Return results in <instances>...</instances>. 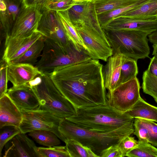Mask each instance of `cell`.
<instances>
[{
  "instance_id": "36",
  "label": "cell",
  "mask_w": 157,
  "mask_h": 157,
  "mask_svg": "<svg viewBox=\"0 0 157 157\" xmlns=\"http://www.w3.org/2000/svg\"><path fill=\"white\" fill-rule=\"evenodd\" d=\"M139 143L138 141L130 136L123 138L118 144L119 148L123 157L125 156L126 155L137 146Z\"/></svg>"
},
{
  "instance_id": "7",
  "label": "cell",
  "mask_w": 157,
  "mask_h": 157,
  "mask_svg": "<svg viewBox=\"0 0 157 157\" xmlns=\"http://www.w3.org/2000/svg\"><path fill=\"white\" fill-rule=\"evenodd\" d=\"M74 25L85 45L86 52L90 58L106 62L113 53L103 29L92 28L84 23Z\"/></svg>"
},
{
  "instance_id": "8",
  "label": "cell",
  "mask_w": 157,
  "mask_h": 157,
  "mask_svg": "<svg viewBox=\"0 0 157 157\" xmlns=\"http://www.w3.org/2000/svg\"><path fill=\"white\" fill-rule=\"evenodd\" d=\"M23 118L19 128L21 132L26 133L36 130H46L53 132L62 140L59 130L61 121L64 119L52 113L39 108L34 109H22Z\"/></svg>"
},
{
  "instance_id": "21",
  "label": "cell",
  "mask_w": 157,
  "mask_h": 157,
  "mask_svg": "<svg viewBox=\"0 0 157 157\" xmlns=\"http://www.w3.org/2000/svg\"><path fill=\"white\" fill-rule=\"evenodd\" d=\"M133 134L139 141H145L157 147V124L154 121L135 118Z\"/></svg>"
},
{
  "instance_id": "41",
  "label": "cell",
  "mask_w": 157,
  "mask_h": 157,
  "mask_svg": "<svg viewBox=\"0 0 157 157\" xmlns=\"http://www.w3.org/2000/svg\"><path fill=\"white\" fill-rule=\"evenodd\" d=\"M149 41L153 44H157V31L153 32L148 35Z\"/></svg>"
},
{
  "instance_id": "1",
  "label": "cell",
  "mask_w": 157,
  "mask_h": 157,
  "mask_svg": "<svg viewBox=\"0 0 157 157\" xmlns=\"http://www.w3.org/2000/svg\"><path fill=\"white\" fill-rule=\"evenodd\" d=\"M99 60L90 59L56 69L50 76L64 96L76 108L107 103V92Z\"/></svg>"
},
{
  "instance_id": "39",
  "label": "cell",
  "mask_w": 157,
  "mask_h": 157,
  "mask_svg": "<svg viewBox=\"0 0 157 157\" xmlns=\"http://www.w3.org/2000/svg\"><path fill=\"white\" fill-rule=\"evenodd\" d=\"M118 144L111 145L104 150L101 153L100 157H123Z\"/></svg>"
},
{
  "instance_id": "25",
  "label": "cell",
  "mask_w": 157,
  "mask_h": 157,
  "mask_svg": "<svg viewBox=\"0 0 157 157\" xmlns=\"http://www.w3.org/2000/svg\"><path fill=\"white\" fill-rule=\"evenodd\" d=\"M45 37L42 35L21 57L12 60L8 64L26 63L33 65L36 63L44 46Z\"/></svg>"
},
{
  "instance_id": "30",
  "label": "cell",
  "mask_w": 157,
  "mask_h": 157,
  "mask_svg": "<svg viewBox=\"0 0 157 157\" xmlns=\"http://www.w3.org/2000/svg\"><path fill=\"white\" fill-rule=\"evenodd\" d=\"M137 60L124 56L122 65L120 84L136 77L138 73Z\"/></svg>"
},
{
  "instance_id": "16",
  "label": "cell",
  "mask_w": 157,
  "mask_h": 157,
  "mask_svg": "<svg viewBox=\"0 0 157 157\" xmlns=\"http://www.w3.org/2000/svg\"><path fill=\"white\" fill-rule=\"evenodd\" d=\"M42 74L37 67L30 64H8V80L12 84L13 86L28 85Z\"/></svg>"
},
{
  "instance_id": "3",
  "label": "cell",
  "mask_w": 157,
  "mask_h": 157,
  "mask_svg": "<svg viewBox=\"0 0 157 157\" xmlns=\"http://www.w3.org/2000/svg\"><path fill=\"white\" fill-rule=\"evenodd\" d=\"M62 141L73 139L90 148L98 157L109 146L118 144L124 137L133 134L134 128H124L106 133H99L80 127L66 119L59 127Z\"/></svg>"
},
{
  "instance_id": "29",
  "label": "cell",
  "mask_w": 157,
  "mask_h": 157,
  "mask_svg": "<svg viewBox=\"0 0 157 157\" xmlns=\"http://www.w3.org/2000/svg\"><path fill=\"white\" fill-rule=\"evenodd\" d=\"M148 0H138L128 6L106 12L98 15L101 27L105 25L109 22L126 12L136 8Z\"/></svg>"
},
{
  "instance_id": "42",
  "label": "cell",
  "mask_w": 157,
  "mask_h": 157,
  "mask_svg": "<svg viewBox=\"0 0 157 157\" xmlns=\"http://www.w3.org/2000/svg\"><path fill=\"white\" fill-rule=\"evenodd\" d=\"M74 0L76 2H86V1L93 2L95 0Z\"/></svg>"
},
{
  "instance_id": "31",
  "label": "cell",
  "mask_w": 157,
  "mask_h": 157,
  "mask_svg": "<svg viewBox=\"0 0 157 157\" xmlns=\"http://www.w3.org/2000/svg\"><path fill=\"white\" fill-rule=\"evenodd\" d=\"M138 145L128 153V157H157V148L145 141H139Z\"/></svg>"
},
{
  "instance_id": "5",
  "label": "cell",
  "mask_w": 157,
  "mask_h": 157,
  "mask_svg": "<svg viewBox=\"0 0 157 157\" xmlns=\"http://www.w3.org/2000/svg\"><path fill=\"white\" fill-rule=\"evenodd\" d=\"M103 30L113 53L119 51L137 61L149 57L150 48L147 36L149 33L135 30Z\"/></svg>"
},
{
  "instance_id": "19",
  "label": "cell",
  "mask_w": 157,
  "mask_h": 157,
  "mask_svg": "<svg viewBox=\"0 0 157 157\" xmlns=\"http://www.w3.org/2000/svg\"><path fill=\"white\" fill-rule=\"evenodd\" d=\"M24 6L23 0H0L1 28L6 38L9 35L13 25Z\"/></svg>"
},
{
  "instance_id": "17",
  "label": "cell",
  "mask_w": 157,
  "mask_h": 157,
  "mask_svg": "<svg viewBox=\"0 0 157 157\" xmlns=\"http://www.w3.org/2000/svg\"><path fill=\"white\" fill-rule=\"evenodd\" d=\"M124 56L117 51L109 57L106 64L103 67L104 85L109 91H113L120 85L121 69Z\"/></svg>"
},
{
  "instance_id": "37",
  "label": "cell",
  "mask_w": 157,
  "mask_h": 157,
  "mask_svg": "<svg viewBox=\"0 0 157 157\" xmlns=\"http://www.w3.org/2000/svg\"><path fill=\"white\" fill-rule=\"evenodd\" d=\"M0 69V98L7 92L8 64L2 60Z\"/></svg>"
},
{
  "instance_id": "18",
  "label": "cell",
  "mask_w": 157,
  "mask_h": 157,
  "mask_svg": "<svg viewBox=\"0 0 157 157\" xmlns=\"http://www.w3.org/2000/svg\"><path fill=\"white\" fill-rule=\"evenodd\" d=\"M6 94L20 110L36 109L40 106L37 96L28 85L13 86L8 90Z\"/></svg>"
},
{
  "instance_id": "34",
  "label": "cell",
  "mask_w": 157,
  "mask_h": 157,
  "mask_svg": "<svg viewBox=\"0 0 157 157\" xmlns=\"http://www.w3.org/2000/svg\"><path fill=\"white\" fill-rule=\"evenodd\" d=\"M0 129V157H1L2 151L6 144L21 132L19 127L12 126H5Z\"/></svg>"
},
{
  "instance_id": "40",
  "label": "cell",
  "mask_w": 157,
  "mask_h": 157,
  "mask_svg": "<svg viewBox=\"0 0 157 157\" xmlns=\"http://www.w3.org/2000/svg\"><path fill=\"white\" fill-rule=\"evenodd\" d=\"M153 75L157 77V57L154 56L151 59L148 68L147 69Z\"/></svg>"
},
{
  "instance_id": "22",
  "label": "cell",
  "mask_w": 157,
  "mask_h": 157,
  "mask_svg": "<svg viewBox=\"0 0 157 157\" xmlns=\"http://www.w3.org/2000/svg\"><path fill=\"white\" fill-rule=\"evenodd\" d=\"M119 17L157 20V0H148L141 5L128 10L117 17Z\"/></svg>"
},
{
  "instance_id": "4",
  "label": "cell",
  "mask_w": 157,
  "mask_h": 157,
  "mask_svg": "<svg viewBox=\"0 0 157 157\" xmlns=\"http://www.w3.org/2000/svg\"><path fill=\"white\" fill-rule=\"evenodd\" d=\"M39 100V109L48 111L63 119L76 115L77 109L55 85L50 74H42L31 87Z\"/></svg>"
},
{
  "instance_id": "15",
  "label": "cell",
  "mask_w": 157,
  "mask_h": 157,
  "mask_svg": "<svg viewBox=\"0 0 157 157\" xmlns=\"http://www.w3.org/2000/svg\"><path fill=\"white\" fill-rule=\"evenodd\" d=\"M36 31L24 38L7 37L6 38L5 48L2 60L7 64L22 56L29 48L41 36Z\"/></svg>"
},
{
  "instance_id": "24",
  "label": "cell",
  "mask_w": 157,
  "mask_h": 157,
  "mask_svg": "<svg viewBox=\"0 0 157 157\" xmlns=\"http://www.w3.org/2000/svg\"><path fill=\"white\" fill-rule=\"evenodd\" d=\"M68 10L56 12L68 39L75 48L79 51H86V47L70 19Z\"/></svg>"
},
{
  "instance_id": "35",
  "label": "cell",
  "mask_w": 157,
  "mask_h": 157,
  "mask_svg": "<svg viewBox=\"0 0 157 157\" xmlns=\"http://www.w3.org/2000/svg\"><path fill=\"white\" fill-rule=\"evenodd\" d=\"M78 3L74 0H51L48 10L56 11L68 10Z\"/></svg>"
},
{
  "instance_id": "32",
  "label": "cell",
  "mask_w": 157,
  "mask_h": 157,
  "mask_svg": "<svg viewBox=\"0 0 157 157\" xmlns=\"http://www.w3.org/2000/svg\"><path fill=\"white\" fill-rule=\"evenodd\" d=\"M142 88L143 92L152 97L157 103V77L147 69L143 74Z\"/></svg>"
},
{
  "instance_id": "20",
  "label": "cell",
  "mask_w": 157,
  "mask_h": 157,
  "mask_svg": "<svg viewBox=\"0 0 157 157\" xmlns=\"http://www.w3.org/2000/svg\"><path fill=\"white\" fill-rule=\"evenodd\" d=\"M22 118L21 110L6 93L0 98V128L7 126L19 127Z\"/></svg>"
},
{
  "instance_id": "11",
  "label": "cell",
  "mask_w": 157,
  "mask_h": 157,
  "mask_svg": "<svg viewBox=\"0 0 157 157\" xmlns=\"http://www.w3.org/2000/svg\"><path fill=\"white\" fill-rule=\"evenodd\" d=\"M42 15L37 9L24 6L7 37L24 38L30 36L37 31Z\"/></svg>"
},
{
  "instance_id": "38",
  "label": "cell",
  "mask_w": 157,
  "mask_h": 157,
  "mask_svg": "<svg viewBox=\"0 0 157 157\" xmlns=\"http://www.w3.org/2000/svg\"><path fill=\"white\" fill-rule=\"evenodd\" d=\"M51 0H23L24 5L26 7L35 8L42 13L48 10Z\"/></svg>"
},
{
  "instance_id": "28",
  "label": "cell",
  "mask_w": 157,
  "mask_h": 157,
  "mask_svg": "<svg viewBox=\"0 0 157 157\" xmlns=\"http://www.w3.org/2000/svg\"><path fill=\"white\" fill-rule=\"evenodd\" d=\"M64 142L70 157H98L90 148L76 140H67Z\"/></svg>"
},
{
  "instance_id": "12",
  "label": "cell",
  "mask_w": 157,
  "mask_h": 157,
  "mask_svg": "<svg viewBox=\"0 0 157 157\" xmlns=\"http://www.w3.org/2000/svg\"><path fill=\"white\" fill-rule=\"evenodd\" d=\"M37 147L25 133L21 132L5 145L3 157H39Z\"/></svg>"
},
{
  "instance_id": "13",
  "label": "cell",
  "mask_w": 157,
  "mask_h": 157,
  "mask_svg": "<svg viewBox=\"0 0 157 157\" xmlns=\"http://www.w3.org/2000/svg\"><path fill=\"white\" fill-rule=\"evenodd\" d=\"M101 28L104 30H135L146 32L150 34L157 31V19L117 17Z\"/></svg>"
},
{
  "instance_id": "6",
  "label": "cell",
  "mask_w": 157,
  "mask_h": 157,
  "mask_svg": "<svg viewBox=\"0 0 157 157\" xmlns=\"http://www.w3.org/2000/svg\"><path fill=\"white\" fill-rule=\"evenodd\" d=\"M91 59L85 50L75 48L65 51L58 44L45 38L41 58L35 66L43 74H50L55 70Z\"/></svg>"
},
{
  "instance_id": "27",
  "label": "cell",
  "mask_w": 157,
  "mask_h": 157,
  "mask_svg": "<svg viewBox=\"0 0 157 157\" xmlns=\"http://www.w3.org/2000/svg\"><path fill=\"white\" fill-rule=\"evenodd\" d=\"M138 0H95L93 2L98 15L123 7Z\"/></svg>"
},
{
  "instance_id": "26",
  "label": "cell",
  "mask_w": 157,
  "mask_h": 157,
  "mask_svg": "<svg viewBox=\"0 0 157 157\" xmlns=\"http://www.w3.org/2000/svg\"><path fill=\"white\" fill-rule=\"evenodd\" d=\"M29 135L37 143L47 147L58 146L61 143L57 136L48 130H35L29 132Z\"/></svg>"
},
{
  "instance_id": "33",
  "label": "cell",
  "mask_w": 157,
  "mask_h": 157,
  "mask_svg": "<svg viewBox=\"0 0 157 157\" xmlns=\"http://www.w3.org/2000/svg\"><path fill=\"white\" fill-rule=\"evenodd\" d=\"M39 157H70L66 146L37 147Z\"/></svg>"
},
{
  "instance_id": "9",
  "label": "cell",
  "mask_w": 157,
  "mask_h": 157,
  "mask_svg": "<svg viewBox=\"0 0 157 157\" xmlns=\"http://www.w3.org/2000/svg\"><path fill=\"white\" fill-rule=\"evenodd\" d=\"M37 31L58 44L66 52L75 48L68 39L56 11L48 10L42 13Z\"/></svg>"
},
{
  "instance_id": "23",
  "label": "cell",
  "mask_w": 157,
  "mask_h": 157,
  "mask_svg": "<svg viewBox=\"0 0 157 157\" xmlns=\"http://www.w3.org/2000/svg\"><path fill=\"white\" fill-rule=\"evenodd\" d=\"M131 117L157 122V107L152 105L140 97L129 109L125 112Z\"/></svg>"
},
{
  "instance_id": "2",
  "label": "cell",
  "mask_w": 157,
  "mask_h": 157,
  "mask_svg": "<svg viewBox=\"0 0 157 157\" xmlns=\"http://www.w3.org/2000/svg\"><path fill=\"white\" fill-rule=\"evenodd\" d=\"M66 119L80 127L99 133L134 128V118L126 112L117 110L107 103L77 109L76 115Z\"/></svg>"
},
{
  "instance_id": "14",
  "label": "cell",
  "mask_w": 157,
  "mask_h": 157,
  "mask_svg": "<svg viewBox=\"0 0 157 157\" xmlns=\"http://www.w3.org/2000/svg\"><path fill=\"white\" fill-rule=\"evenodd\" d=\"M68 11L74 25L84 23L93 28H102L93 2H78Z\"/></svg>"
},
{
  "instance_id": "10",
  "label": "cell",
  "mask_w": 157,
  "mask_h": 157,
  "mask_svg": "<svg viewBox=\"0 0 157 157\" xmlns=\"http://www.w3.org/2000/svg\"><path fill=\"white\" fill-rule=\"evenodd\" d=\"M140 86L136 77L120 84L107 93V103L111 106L125 112L131 108L141 97Z\"/></svg>"
}]
</instances>
